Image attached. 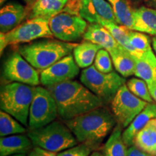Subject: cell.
I'll list each match as a JSON object with an SVG mask.
<instances>
[{"instance_id":"cell-38","label":"cell","mask_w":156,"mask_h":156,"mask_svg":"<svg viewBox=\"0 0 156 156\" xmlns=\"http://www.w3.org/2000/svg\"><path fill=\"white\" fill-rule=\"evenodd\" d=\"M90 156H104V155H103V154L102 153H101L100 151H93V153L90 154Z\"/></svg>"},{"instance_id":"cell-27","label":"cell","mask_w":156,"mask_h":156,"mask_svg":"<svg viewBox=\"0 0 156 156\" xmlns=\"http://www.w3.org/2000/svg\"><path fill=\"white\" fill-rule=\"evenodd\" d=\"M135 58V72L136 77L145 80L147 84L156 80V65L147 60L134 57Z\"/></svg>"},{"instance_id":"cell-40","label":"cell","mask_w":156,"mask_h":156,"mask_svg":"<svg viewBox=\"0 0 156 156\" xmlns=\"http://www.w3.org/2000/svg\"><path fill=\"white\" fill-rule=\"evenodd\" d=\"M11 156H27L26 154H17V155H13Z\"/></svg>"},{"instance_id":"cell-13","label":"cell","mask_w":156,"mask_h":156,"mask_svg":"<svg viewBox=\"0 0 156 156\" xmlns=\"http://www.w3.org/2000/svg\"><path fill=\"white\" fill-rule=\"evenodd\" d=\"M78 13L90 23L101 24L103 21L117 23L112 5L107 0H82Z\"/></svg>"},{"instance_id":"cell-15","label":"cell","mask_w":156,"mask_h":156,"mask_svg":"<svg viewBox=\"0 0 156 156\" xmlns=\"http://www.w3.org/2000/svg\"><path fill=\"white\" fill-rule=\"evenodd\" d=\"M28 9L17 2H10L0 10V31L7 34L21 24Z\"/></svg>"},{"instance_id":"cell-26","label":"cell","mask_w":156,"mask_h":156,"mask_svg":"<svg viewBox=\"0 0 156 156\" xmlns=\"http://www.w3.org/2000/svg\"><path fill=\"white\" fill-rule=\"evenodd\" d=\"M101 25L110 31L115 40L121 46L126 48L132 55H134L135 52H134L133 48L132 47L129 43V31L130 29L126 28L123 25H119L118 23L108 22V21H103V23H101Z\"/></svg>"},{"instance_id":"cell-4","label":"cell","mask_w":156,"mask_h":156,"mask_svg":"<svg viewBox=\"0 0 156 156\" xmlns=\"http://www.w3.org/2000/svg\"><path fill=\"white\" fill-rule=\"evenodd\" d=\"M34 86L20 83L6 84L0 91V108L23 124L28 126L29 113Z\"/></svg>"},{"instance_id":"cell-14","label":"cell","mask_w":156,"mask_h":156,"mask_svg":"<svg viewBox=\"0 0 156 156\" xmlns=\"http://www.w3.org/2000/svg\"><path fill=\"white\" fill-rule=\"evenodd\" d=\"M34 147L28 134H17L0 138V156L27 154Z\"/></svg>"},{"instance_id":"cell-20","label":"cell","mask_w":156,"mask_h":156,"mask_svg":"<svg viewBox=\"0 0 156 156\" xmlns=\"http://www.w3.org/2000/svg\"><path fill=\"white\" fill-rule=\"evenodd\" d=\"M134 145L142 151L156 156V118L152 119L136 134Z\"/></svg>"},{"instance_id":"cell-23","label":"cell","mask_w":156,"mask_h":156,"mask_svg":"<svg viewBox=\"0 0 156 156\" xmlns=\"http://www.w3.org/2000/svg\"><path fill=\"white\" fill-rule=\"evenodd\" d=\"M123 127L117 124L102 147L104 156H126L128 147L122 136Z\"/></svg>"},{"instance_id":"cell-17","label":"cell","mask_w":156,"mask_h":156,"mask_svg":"<svg viewBox=\"0 0 156 156\" xmlns=\"http://www.w3.org/2000/svg\"><path fill=\"white\" fill-rule=\"evenodd\" d=\"M83 39L101 46L108 51L121 45L115 40L108 29L99 23H90L83 36Z\"/></svg>"},{"instance_id":"cell-1","label":"cell","mask_w":156,"mask_h":156,"mask_svg":"<svg viewBox=\"0 0 156 156\" xmlns=\"http://www.w3.org/2000/svg\"><path fill=\"white\" fill-rule=\"evenodd\" d=\"M64 122L78 142L87 145L93 151L101 148L117 124L112 112L104 106Z\"/></svg>"},{"instance_id":"cell-22","label":"cell","mask_w":156,"mask_h":156,"mask_svg":"<svg viewBox=\"0 0 156 156\" xmlns=\"http://www.w3.org/2000/svg\"><path fill=\"white\" fill-rule=\"evenodd\" d=\"M102 48L99 45L84 41L80 44H77L74 48L73 53L75 62L80 68L85 69L93 65L95 56L99 50Z\"/></svg>"},{"instance_id":"cell-11","label":"cell","mask_w":156,"mask_h":156,"mask_svg":"<svg viewBox=\"0 0 156 156\" xmlns=\"http://www.w3.org/2000/svg\"><path fill=\"white\" fill-rule=\"evenodd\" d=\"M3 76L7 81L31 86H38L41 83L38 69L33 67L19 52H14L5 60Z\"/></svg>"},{"instance_id":"cell-10","label":"cell","mask_w":156,"mask_h":156,"mask_svg":"<svg viewBox=\"0 0 156 156\" xmlns=\"http://www.w3.org/2000/svg\"><path fill=\"white\" fill-rule=\"evenodd\" d=\"M148 103L134 95L126 84L123 85L110 103L111 110L116 123L126 129L142 112Z\"/></svg>"},{"instance_id":"cell-31","label":"cell","mask_w":156,"mask_h":156,"mask_svg":"<svg viewBox=\"0 0 156 156\" xmlns=\"http://www.w3.org/2000/svg\"><path fill=\"white\" fill-rule=\"evenodd\" d=\"M126 156H154L151 154L146 153L136 147L135 145H132L128 147Z\"/></svg>"},{"instance_id":"cell-25","label":"cell","mask_w":156,"mask_h":156,"mask_svg":"<svg viewBox=\"0 0 156 156\" xmlns=\"http://www.w3.org/2000/svg\"><path fill=\"white\" fill-rule=\"evenodd\" d=\"M27 132L23 124L7 112H0V136H5L17 134H25Z\"/></svg>"},{"instance_id":"cell-7","label":"cell","mask_w":156,"mask_h":156,"mask_svg":"<svg viewBox=\"0 0 156 156\" xmlns=\"http://www.w3.org/2000/svg\"><path fill=\"white\" fill-rule=\"evenodd\" d=\"M53 36L49 27V20L41 17L29 18L7 34H0V51L2 54L9 45L25 44Z\"/></svg>"},{"instance_id":"cell-36","label":"cell","mask_w":156,"mask_h":156,"mask_svg":"<svg viewBox=\"0 0 156 156\" xmlns=\"http://www.w3.org/2000/svg\"><path fill=\"white\" fill-rule=\"evenodd\" d=\"M28 156H45V155L41 153H40V152H39L36 147H34V149H33L32 151L28 153Z\"/></svg>"},{"instance_id":"cell-37","label":"cell","mask_w":156,"mask_h":156,"mask_svg":"<svg viewBox=\"0 0 156 156\" xmlns=\"http://www.w3.org/2000/svg\"><path fill=\"white\" fill-rule=\"evenodd\" d=\"M152 45H153V48L156 55V36H154L153 38L152 39Z\"/></svg>"},{"instance_id":"cell-18","label":"cell","mask_w":156,"mask_h":156,"mask_svg":"<svg viewBox=\"0 0 156 156\" xmlns=\"http://www.w3.org/2000/svg\"><path fill=\"white\" fill-rule=\"evenodd\" d=\"M132 30L156 36V9L140 7L134 9Z\"/></svg>"},{"instance_id":"cell-2","label":"cell","mask_w":156,"mask_h":156,"mask_svg":"<svg viewBox=\"0 0 156 156\" xmlns=\"http://www.w3.org/2000/svg\"><path fill=\"white\" fill-rule=\"evenodd\" d=\"M47 88L57 104L58 116L64 121L104 106L101 99L81 82L70 80Z\"/></svg>"},{"instance_id":"cell-39","label":"cell","mask_w":156,"mask_h":156,"mask_svg":"<svg viewBox=\"0 0 156 156\" xmlns=\"http://www.w3.org/2000/svg\"><path fill=\"white\" fill-rule=\"evenodd\" d=\"M147 4L148 5L153 7L154 9H156V0H150Z\"/></svg>"},{"instance_id":"cell-34","label":"cell","mask_w":156,"mask_h":156,"mask_svg":"<svg viewBox=\"0 0 156 156\" xmlns=\"http://www.w3.org/2000/svg\"><path fill=\"white\" fill-rule=\"evenodd\" d=\"M36 147V149L38 150L39 152H40V153L44 154L45 156H57L56 153H53V152H50L48 151H45V150H43L40 147Z\"/></svg>"},{"instance_id":"cell-19","label":"cell","mask_w":156,"mask_h":156,"mask_svg":"<svg viewBox=\"0 0 156 156\" xmlns=\"http://www.w3.org/2000/svg\"><path fill=\"white\" fill-rule=\"evenodd\" d=\"M112 56L114 67L122 77H128L134 75L135 58L134 56L123 46H119L109 51Z\"/></svg>"},{"instance_id":"cell-29","label":"cell","mask_w":156,"mask_h":156,"mask_svg":"<svg viewBox=\"0 0 156 156\" xmlns=\"http://www.w3.org/2000/svg\"><path fill=\"white\" fill-rule=\"evenodd\" d=\"M95 68L103 73H110L114 71V64L109 52L105 48L98 51L94 61Z\"/></svg>"},{"instance_id":"cell-21","label":"cell","mask_w":156,"mask_h":156,"mask_svg":"<svg viewBox=\"0 0 156 156\" xmlns=\"http://www.w3.org/2000/svg\"><path fill=\"white\" fill-rule=\"evenodd\" d=\"M69 0H38L31 9L29 18L50 20L65 9Z\"/></svg>"},{"instance_id":"cell-35","label":"cell","mask_w":156,"mask_h":156,"mask_svg":"<svg viewBox=\"0 0 156 156\" xmlns=\"http://www.w3.org/2000/svg\"><path fill=\"white\" fill-rule=\"evenodd\" d=\"M23 1H24L25 5H26L27 8L31 10L32 7H34V5L36 3V2L38 0H23Z\"/></svg>"},{"instance_id":"cell-5","label":"cell","mask_w":156,"mask_h":156,"mask_svg":"<svg viewBox=\"0 0 156 156\" xmlns=\"http://www.w3.org/2000/svg\"><path fill=\"white\" fill-rule=\"evenodd\" d=\"M27 134L34 147L56 153L79 144L67 124L60 121L55 120L42 127L30 129Z\"/></svg>"},{"instance_id":"cell-33","label":"cell","mask_w":156,"mask_h":156,"mask_svg":"<svg viewBox=\"0 0 156 156\" xmlns=\"http://www.w3.org/2000/svg\"><path fill=\"white\" fill-rule=\"evenodd\" d=\"M147 86L153 101L156 103V80L148 83Z\"/></svg>"},{"instance_id":"cell-3","label":"cell","mask_w":156,"mask_h":156,"mask_svg":"<svg viewBox=\"0 0 156 156\" xmlns=\"http://www.w3.org/2000/svg\"><path fill=\"white\" fill-rule=\"evenodd\" d=\"M77 45L46 38L20 46L18 52L33 67L43 71L71 54Z\"/></svg>"},{"instance_id":"cell-32","label":"cell","mask_w":156,"mask_h":156,"mask_svg":"<svg viewBox=\"0 0 156 156\" xmlns=\"http://www.w3.org/2000/svg\"><path fill=\"white\" fill-rule=\"evenodd\" d=\"M82 0H69L68 5L69 6H67L64 9H67V10H69L72 12H78V7H79V5L80 3Z\"/></svg>"},{"instance_id":"cell-6","label":"cell","mask_w":156,"mask_h":156,"mask_svg":"<svg viewBox=\"0 0 156 156\" xmlns=\"http://www.w3.org/2000/svg\"><path fill=\"white\" fill-rule=\"evenodd\" d=\"M80 81L97 95L104 106L112 102L120 87L126 83L125 77L117 72L103 73L94 65L83 69L80 76Z\"/></svg>"},{"instance_id":"cell-9","label":"cell","mask_w":156,"mask_h":156,"mask_svg":"<svg viewBox=\"0 0 156 156\" xmlns=\"http://www.w3.org/2000/svg\"><path fill=\"white\" fill-rule=\"evenodd\" d=\"M87 25V21L79 13L67 9L49 20V27L54 37L64 42H75L83 38Z\"/></svg>"},{"instance_id":"cell-16","label":"cell","mask_w":156,"mask_h":156,"mask_svg":"<svg viewBox=\"0 0 156 156\" xmlns=\"http://www.w3.org/2000/svg\"><path fill=\"white\" fill-rule=\"evenodd\" d=\"M156 118V103H148L147 106L136 116L122 133L123 140L127 147L134 145L136 134L152 119Z\"/></svg>"},{"instance_id":"cell-8","label":"cell","mask_w":156,"mask_h":156,"mask_svg":"<svg viewBox=\"0 0 156 156\" xmlns=\"http://www.w3.org/2000/svg\"><path fill=\"white\" fill-rule=\"evenodd\" d=\"M58 116L57 104L49 90L44 86H34L29 113V129H35L47 125Z\"/></svg>"},{"instance_id":"cell-12","label":"cell","mask_w":156,"mask_h":156,"mask_svg":"<svg viewBox=\"0 0 156 156\" xmlns=\"http://www.w3.org/2000/svg\"><path fill=\"white\" fill-rule=\"evenodd\" d=\"M80 73V67L73 54L64 56L49 67L41 72V84L50 87L57 84L73 80Z\"/></svg>"},{"instance_id":"cell-24","label":"cell","mask_w":156,"mask_h":156,"mask_svg":"<svg viewBox=\"0 0 156 156\" xmlns=\"http://www.w3.org/2000/svg\"><path fill=\"white\" fill-rule=\"evenodd\" d=\"M112 5L114 10L116 22L119 25H123L132 30L134 25L133 9L126 0H107Z\"/></svg>"},{"instance_id":"cell-28","label":"cell","mask_w":156,"mask_h":156,"mask_svg":"<svg viewBox=\"0 0 156 156\" xmlns=\"http://www.w3.org/2000/svg\"><path fill=\"white\" fill-rule=\"evenodd\" d=\"M126 85L129 90L136 96L147 103H153L147 83L145 80L139 77H132L127 81Z\"/></svg>"},{"instance_id":"cell-30","label":"cell","mask_w":156,"mask_h":156,"mask_svg":"<svg viewBox=\"0 0 156 156\" xmlns=\"http://www.w3.org/2000/svg\"><path fill=\"white\" fill-rule=\"evenodd\" d=\"M93 151L87 145L79 143L77 145L57 153L56 155L57 156H90Z\"/></svg>"}]
</instances>
